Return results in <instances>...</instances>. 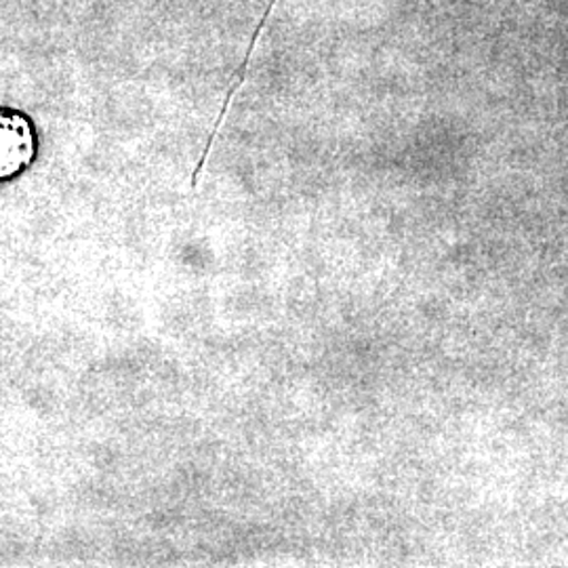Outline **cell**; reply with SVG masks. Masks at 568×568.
I'll return each mask as SVG.
<instances>
[{"instance_id": "6da1fadb", "label": "cell", "mask_w": 568, "mask_h": 568, "mask_svg": "<svg viewBox=\"0 0 568 568\" xmlns=\"http://www.w3.org/2000/svg\"><path fill=\"white\" fill-rule=\"evenodd\" d=\"M37 131L18 110L0 108V183L11 182L37 161Z\"/></svg>"}]
</instances>
